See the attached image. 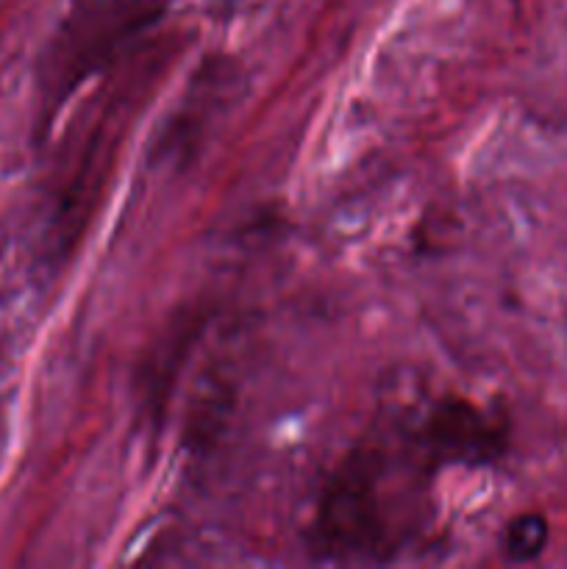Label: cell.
<instances>
[{"label":"cell","mask_w":567,"mask_h":569,"mask_svg":"<svg viewBox=\"0 0 567 569\" xmlns=\"http://www.w3.org/2000/svg\"><path fill=\"white\" fill-rule=\"evenodd\" d=\"M159 14L156 0H83L61 26L42 72L44 106L53 109L131 33Z\"/></svg>","instance_id":"obj_1"},{"label":"cell","mask_w":567,"mask_h":569,"mask_svg":"<svg viewBox=\"0 0 567 569\" xmlns=\"http://www.w3.org/2000/svg\"><path fill=\"white\" fill-rule=\"evenodd\" d=\"M378 456L354 453L328 478L315 517V545L326 559H376L387 550Z\"/></svg>","instance_id":"obj_2"},{"label":"cell","mask_w":567,"mask_h":569,"mask_svg":"<svg viewBox=\"0 0 567 569\" xmlns=\"http://www.w3.org/2000/svg\"><path fill=\"white\" fill-rule=\"evenodd\" d=\"M422 448L439 465H493L506 450V428L470 400L445 398L422 426Z\"/></svg>","instance_id":"obj_3"},{"label":"cell","mask_w":567,"mask_h":569,"mask_svg":"<svg viewBox=\"0 0 567 569\" xmlns=\"http://www.w3.org/2000/svg\"><path fill=\"white\" fill-rule=\"evenodd\" d=\"M550 539V526L543 515L537 511H526V515H517L515 520H509L504 531V553L509 556V561L517 565H526L543 556V550L548 548Z\"/></svg>","instance_id":"obj_4"}]
</instances>
